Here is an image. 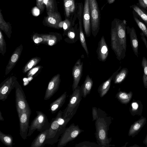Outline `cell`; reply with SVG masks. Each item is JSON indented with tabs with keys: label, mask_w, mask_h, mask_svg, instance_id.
I'll return each instance as SVG.
<instances>
[{
	"label": "cell",
	"mask_w": 147,
	"mask_h": 147,
	"mask_svg": "<svg viewBox=\"0 0 147 147\" xmlns=\"http://www.w3.org/2000/svg\"><path fill=\"white\" fill-rule=\"evenodd\" d=\"M140 5L142 7L147 9V0H138Z\"/></svg>",
	"instance_id": "d590c367"
},
{
	"label": "cell",
	"mask_w": 147,
	"mask_h": 147,
	"mask_svg": "<svg viewBox=\"0 0 147 147\" xmlns=\"http://www.w3.org/2000/svg\"><path fill=\"white\" fill-rule=\"evenodd\" d=\"M84 131L81 129L78 125L74 123L66 128L61 136L57 144L58 147H63L65 146L69 142L74 140L81 132Z\"/></svg>",
	"instance_id": "5b68a950"
},
{
	"label": "cell",
	"mask_w": 147,
	"mask_h": 147,
	"mask_svg": "<svg viewBox=\"0 0 147 147\" xmlns=\"http://www.w3.org/2000/svg\"><path fill=\"white\" fill-rule=\"evenodd\" d=\"M83 62L80 59L76 62L72 69L73 82L72 85L73 91L78 86L82 74Z\"/></svg>",
	"instance_id": "7c38bea8"
},
{
	"label": "cell",
	"mask_w": 147,
	"mask_h": 147,
	"mask_svg": "<svg viewBox=\"0 0 147 147\" xmlns=\"http://www.w3.org/2000/svg\"><path fill=\"white\" fill-rule=\"evenodd\" d=\"M145 117H142L141 118L135 121L131 126L128 132V136L134 137L140 131L145 124L146 121Z\"/></svg>",
	"instance_id": "ac0fdd59"
},
{
	"label": "cell",
	"mask_w": 147,
	"mask_h": 147,
	"mask_svg": "<svg viewBox=\"0 0 147 147\" xmlns=\"http://www.w3.org/2000/svg\"><path fill=\"white\" fill-rule=\"evenodd\" d=\"M31 113L30 109L18 114L20 123V135L25 140L27 136L29 127V123Z\"/></svg>",
	"instance_id": "9c48e42d"
},
{
	"label": "cell",
	"mask_w": 147,
	"mask_h": 147,
	"mask_svg": "<svg viewBox=\"0 0 147 147\" xmlns=\"http://www.w3.org/2000/svg\"><path fill=\"white\" fill-rule=\"evenodd\" d=\"M93 81L88 75L85 78L84 83L80 87V91L82 97L85 98L90 93L93 85Z\"/></svg>",
	"instance_id": "ffe728a7"
},
{
	"label": "cell",
	"mask_w": 147,
	"mask_h": 147,
	"mask_svg": "<svg viewBox=\"0 0 147 147\" xmlns=\"http://www.w3.org/2000/svg\"><path fill=\"white\" fill-rule=\"evenodd\" d=\"M127 33L129 34L131 46L135 55L138 57L139 42L136 30L133 27L130 28L129 26L126 28Z\"/></svg>",
	"instance_id": "2e32d148"
},
{
	"label": "cell",
	"mask_w": 147,
	"mask_h": 147,
	"mask_svg": "<svg viewBox=\"0 0 147 147\" xmlns=\"http://www.w3.org/2000/svg\"><path fill=\"white\" fill-rule=\"evenodd\" d=\"M4 120V119L2 116V114L1 112V111H0V121H3Z\"/></svg>",
	"instance_id": "f6af8a7d"
},
{
	"label": "cell",
	"mask_w": 147,
	"mask_h": 147,
	"mask_svg": "<svg viewBox=\"0 0 147 147\" xmlns=\"http://www.w3.org/2000/svg\"><path fill=\"white\" fill-rule=\"evenodd\" d=\"M83 26L87 37L91 34V18L89 0H85L83 15Z\"/></svg>",
	"instance_id": "8fae6325"
},
{
	"label": "cell",
	"mask_w": 147,
	"mask_h": 147,
	"mask_svg": "<svg viewBox=\"0 0 147 147\" xmlns=\"http://www.w3.org/2000/svg\"><path fill=\"white\" fill-rule=\"evenodd\" d=\"M109 4H111L114 2L115 0H107Z\"/></svg>",
	"instance_id": "bcb514c9"
},
{
	"label": "cell",
	"mask_w": 147,
	"mask_h": 147,
	"mask_svg": "<svg viewBox=\"0 0 147 147\" xmlns=\"http://www.w3.org/2000/svg\"><path fill=\"white\" fill-rule=\"evenodd\" d=\"M121 66H120L117 70L113 73L107 80L103 82L99 86L98 91L100 97H103L107 93L110 89L112 81L113 80L119 71L121 70Z\"/></svg>",
	"instance_id": "e0dca14e"
},
{
	"label": "cell",
	"mask_w": 147,
	"mask_h": 147,
	"mask_svg": "<svg viewBox=\"0 0 147 147\" xmlns=\"http://www.w3.org/2000/svg\"><path fill=\"white\" fill-rule=\"evenodd\" d=\"M48 129L40 132L32 142L31 147H41L45 144Z\"/></svg>",
	"instance_id": "44dd1931"
},
{
	"label": "cell",
	"mask_w": 147,
	"mask_h": 147,
	"mask_svg": "<svg viewBox=\"0 0 147 147\" xmlns=\"http://www.w3.org/2000/svg\"><path fill=\"white\" fill-rule=\"evenodd\" d=\"M111 46L115 53L117 58L119 61L123 59L125 56L123 48L118 38L115 24H112L111 29Z\"/></svg>",
	"instance_id": "52a82bcc"
},
{
	"label": "cell",
	"mask_w": 147,
	"mask_h": 147,
	"mask_svg": "<svg viewBox=\"0 0 147 147\" xmlns=\"http://www.w3.org/2000/svg\"><path fill=\"white\" fill-rule=\"evenodd\" d=\"M71 25V23L69 20H66L64 22H63V28L65 31H68V30L72 27Z\"/></svg>",
	"instance_id": "d6a6232c"
},
{
	"label": "cell",
	"mask_w": 147,
	"mask_h": 147,
	"mask_svg": "<svg viewBox=\"0 0 147 147\" xmlns=\"http://www.w3.org/2000/svg\"><path fill=\"white\" fill-rule=\"evenodd\" d=\"M75 147H101L98 144L88 141H84L76 144Z\"/></svg>",
	"instance_id": "1f68e13d"
},
{
	"label": "cell",
	"mask_w": 147,
	"mask_h": 147,
	"mask_svg": "<svg viewBox=\"0 0 147 147\" xmlns=\"http://www.w3.org/2000/svg\"><path fill=\"white\" fill-rule=\"evenodd\" d=\"M42 40V39L41 38H38L34 40V42L36 43H38L41 42Z\"/></svg>",
	"instance_id": "b9f144b4"
},
{
	"label": "cell",
	"mask_w": 147,
	"mask_h": 147,
	"mask_svg": "<svg viewBox=\"0 0 147 147\" xmlns=\"http://www.w3.org/2000/svg\"><path fill=\"white\" fill-rule=\"evenodd\" d=\"M66 41L67 43H74L80 39L79 30L77 28L71 27L68 31Z\"/></svg>",
	"instance_id": "7402d4cb"
},
{
	"label": "cell",
	"mask_w": 147,
	"mask_h": 147,
	"mask_svg": "<svg viewBox=\"0 0 147 147\" xmlns=\"http://www.w3.org/2000/svg\"><path fill=\"white\" fill-rule=\"evenodd\" d=\"M18 58V55L16 54H14L11 57V61L13 63H15L17 61Z\"/></svg>",
	"instance_id": "74e56055"
},
{
	"label": "cell",
	"mask_w": 147,
	"mask_h": 147,
	"mask_svg": "<svg viewBox=\"0 0 147 147\" xmlns=\"http://www.w3.org/2000/svg\"><path fill=\"white\" fill-rule=\"evenodd\" d=\"M140 101L135 100L133 101L131 105V108H130V111L133 115L136 114H140L142 112V105Z\"/></svg>",
	"instance_id": "484cf974"
},
{
	"label": "cell",
	"mask_w": 147,
	"mask_h": 147,
	"mask_svg": "<svg viewBox=\"0 0 147 147\" xmlns=\"http://www.w3.org/2000/svg\"><path fill=\"white\" fill-rule=\"evenodd\" d=\"M15 81L10 79L2 83L0 88V100L4 101L12 90L15 87Z\"/></svg>",
	"instance_id": "5bb4252c"
},
{
	"label": "cell",
	"mask_w": 147,
	"mask_h": 147,
	"mask_svg": "<svg viewBox=\"0 0 147 147\" xmlns=\"http://www.w3.org/2000/svg\"><path fill=\"white\" fill-rule=\"evenodd\" d=\"M38 0L40 1H42L43 0Z\"/></svg>",
	"instance_id": "c3c4849f"
},
{
	"label": "cell",
	"mask_w": 147,
	"mask_h": 147,
	"mask_svg": "<svg viewBox=\"0 0 147 147\" xmlns=\"http://www.w3.org/2000/svg\"><path fill=\"white\" fill-rule=\"evenodd\" d=\"M48 0H43V2L45 4H47V2H48Z\"/></svg>",
	"instance_id": "7dc6e473"
},
{
	"label": "cell",
	"mask_w": 147,
	"mask_h": 147,
	"mask_svg": "<svg viewBox=\"0 0 147 147\" xmlns=\"http://www.w3.org/2000/svg\"><path fill=\"white\" fill-rule=\"evenodd\" d=\"M132 94V92L131 91L127 93L125 92L120 91L117 94L116 96L121 103L126 104L130 100Z\"/></svg>",
	"instance_id": "603a6c76"
},
{
	"label": "cell",
	"mask_w": 147,
	"mask_h": 147,
	"mask_svg": "<svg viewBox=\"0 0 147 147\" xmlns=\"http://www.w3.org/2000/svg\"><path fill=\"white\" fill-rule=\"evenodd\" d=\"M78 16V19L79 21V30L80 40L81 45L85 50L87 56L88 57L89 53L83 30L82 20H81V18H80V17L79 16Z\"/></svg>",
	"instance_id": "cb8c5ba5"
},
{
	"label": "cell",
	"mask_w": 147,
	"mask_h": 147,
	"mask_svg": "<svg viewBox=\"0 0 147 147\" xmlns=\"http://www.w3.org/2000/svg\"><path fill=\"white\" fill-rule=\"evenodd\" d=\"M92 121H96L98 118V109L96 107H94L92 108Z\"/></svg>",
	"instance_id": "836d02e7"
},
{
	"label": "cell",
	"mask_w": 147,
	"mask_h": 147,
	"mask_svg": "<svg viewBox=\"0 0 147 147\" xmlns=\"http://www.w3.org/2000/svg\"><path fill=\"white\" fill-rule=\"evenodd\" d=\"M91 18V30L94 37L100 29V12L96 0H89Z\"/></svg>",
	"instance_id": "8992f818"
},
{
	"label": "cell",
	"mask_w": 147,
	"mask_h": 147,
	"mask_svg": "<svg viewBox=\"0 0 147 147\" xmlns=\"http://www.w3.org/2000/svg\"><path fill=\"white\" fill-rule=\"evenodd\" d=\"M63 111L60 110L56 116L52 119L48 128L45 144L52 145L59 141V138L66 129V126L71 119L63 117Z\"/></svg>",
	"instance_id": "7a4b0ae2"
},
{
	"label": "cell",
	"mask_w": 147,
	"mask_h": 147,
	"mask_svg": "<svg viewBox=\"0 0 147 147\" xmlns=\"http://www.w3.org/2000/svg\"><path fill=\"white\" fill-rule=\"evenodd\" d=\"M38 68L36 67L32 69L28 74L29 76H31L34 74L38 70Z\"/></svg>",
	"instance_id": "f35d334b"
},
{
	"label": "cell",
	"mask_w": 147,
	"mask_h": 147,
	"mask_svg": "<svg viewBox=\"0 0 147 147\" xmlns=\"http://www.w3.org/2000/svg\"><path fill=\"white\" fill-rule=\"evenodd\" d=\"M60 79L59 74L55 76L49 82L46 90L44 99H49L58 90L60 85Z\"/></svg>",
	"instance_id": "4fadbf2b"
},
{
	"label": "cell",
	"mask_w": 147,
	"mask_h": 147,
	"mask_svg": "<svg viewBox=\"0 0 147 147\" xmlns=\"http://www.w3.org/2000/svg\"><path fill=\"white\" fill-rule=\"evenodd\" d=\"M16 106L18 114L25 111L30 109L26 100L25 94L18 83L15 86Z\"/></svg>",
	"instance_id": "ba28073f"
},
{
	"label": "cell",
	"mask_w": 147,
	"mask_h": 147,
	"mask_svg": "<svg viewBox=\"0 0 147 147\" xmlns=\"http://www.w3.org/2000/svg\"><path fill=\"white\" fill-rule=\"evenodd\" d=\"M116 29L118 38L125 52L127 48L126 22L125 20H116L115 24Z\"/></svg>",
	"instance_id": "30bf717a"
},
{
	"label": "cell",
	"mask_w": 147,
	"mask_h": 147,
	"mask_svg": "<svg viewBox=\"0 0 147 147\" xmlns=\"http://www.w3.org/2000/svg\"><path fill=\"white\" fill-rule=\"evenodd\" d=\"M48 22L51 24H54L56 23V20L54 18L52 17H49L48 18Z\"/></svg>",
	"instance_id": "ab89813d"
},
{
	"label": "cell",
	"mask_w": 147,
	"mask_h": 147,
	"mask_svg": "<svg viewBox=\"0 0 147 147\" xmlns=\"http://www.w3.org/2000/svg\"><path fill=\"white\" fill-rule=\"evenodd\" d=\"M98 110V118L95 121V137L97 144L101 147H109L111 138H108V131L111 122V117H107L105 113L99 108Z\"/></svg>",
	"instance_id": "6da1fadb"
},
{
	"label": "cell",
	"mask_w": 147,
	"mask_h": 147,
	"mask_svg": "<svg viewBox=\"0 0 147 147\" xmlns=\"http://www.w3.org/2000/svg\"><path fill=\"white\" fill-rule=\"evenodd\" d=\"M140 35L141 38L144 44L145 45L147 49V40L144 34L142 32L140 33Z\"/></svg>",
	"instance_id": "8d00e7d4"
},
{
	"label": "cell",
	"mask_w": 147,
	"mask_h": 147,
	"mask_svg": "<svg viewBox=\"0 0 147 147\" xmlns=\"http://www.w3.org/2000/svg\"><path fill=\"white\" fill-rule=\"evenodd\" d=\"M67 92H65L57 99L51 103L49 110L52 114L56 113L63 105L67 97Z\"/></svg>",
	"instance_id": "d6986e66"
},
{
	"label": "cell",
	"mask_w": 147,
	"mask_h": 147,
	"mask_svg": "<svg viewBox=\"0 0 147 147\" xmlns=\"http://www.w3.org/2000/svg\"><path fill=\"white\" fill-rule=\"evenodd\" d=\"M55 42L53 40H49L48 44L50 46H52L54 44Z\"/></svg>",
	"instance_id": "7bdbcfd3"
},
{
	"label": "cell",
	"mask_w": 147,
	"mask_h": 147,
	"mask_svg": "<svg viewBox=\"0 0 147 147\" xmlns=\"http://www.w3.org/2000/svg\"><path fill=\"white\" fill-rule=\"evenodd\" d=\"M33 13L35 16H37L39 14V10L37 8H35L33 11Z\"/></svg>",
	"instance_id": "60d3db41"
},
{
	"label": "cell",
	"mask_w": 147,
	"mask_h": 147,
	"mask_svg": "<svg viewBox=\"0 0 147 147\" xmlns=\"http://www.w3.org/2000/svg\"><path fill=\"white\" fill-rule=\"evenodd\" d=\"M37 115L32 121L27 136H30L36 130L40 132L48 129L50 123L46 115L40 111H36Z\"/></svg>",
	"instance_id": "277c9868"
},
{
	"label": "cell",
	"mask_w": 147,
	"mask_h": 147,
	"mask_svg": "<svg viewBox=\"0 0 147 147\" xmlns=\"http://www.w3.org/2000/svg\"><path fill=\"white\" fill-rule=\"evenodd\" d=\"M0 140L5 145L8 147H12L13 143L12 136L9 134H5L0 131Z\"/></svg>",
	"instance_id": "4316f807"
},
{
	"label": "cell",
	"mask_w": 147,
	"mask_h": 147,
	"mask_svg": "<svg viewBox=\"0 0 147 147\" xmlns=\"http://www.w3.org/2000/svg\"><path fill=\"white\" fill-rule=\"evenodd\" d=\"M143 142V143L145 144L147 147V134Z\"/></svg>",
	"instance_id": "ee69618b"
},
{
	"label": "cell",
	"mask_w": 147,
	"mask_h": 147,
	"mask_svg": "<svg viewBox=\"0 0 147 147\" xmlns=\"http://www.w3.org/2000/svg\"><path fill=\"white\" fill-rule=\"evenodd\" d=\"M128 73L127 68H123L116 75L113 79L115 84L121 83L126 78Z\"/></svg>",
	"instance_id": "d4e9b609"
},
{
	"label": "cell",
	"mask_w": 147,
	"mask_h": 147,
	"mask_svg": "<svg viewBox=\"0 0 147 147\" xmlns=\"http://www.w3.org/2000/svg\"><path fill=\"white\" fill-rule=\"evenodd\" d=\"M64 6L66 16L67 17H68L71 13L74 11L75 10L74 0H65Z\"/></svg>",
	"instance_id": "83f0119b"
},
{
	"label": "cell",
	"mask_w": 147,
	"mask_h": 147,
	"mask_svg": "<svg viewBox=\"0 0 147 147\" xmlns=\"http://www.w3.org/2000/svg\"><path fill=\"white\" fill-rule=\"evenodd\" d=\"M131 7L143 20L147 25V13L136 5H132L131 6Z\"/></svg>",
	"instance_id": "f546056e"
},
{
	"label": "cell",
	"mask_w": 147,
	"mask_h": 147,
	"mask_svg": "<svg viewBox=\"0 0 147 147\" xmlns=\"http://www.w3.org/2000/svg\"><path fill=\"white\" fill-rule=\"evenodd\" d=\"M80 87L78 86L70 96L68 103L63 111V117L71 119L76 113L82 99Z\"/></svg>",
	"instance_id": "3957f363"
},
{
	"label": "cell",
	"mask_w": 147,
	"mask_h": 147,
	"mask_svg": "<svg viewBox=\"0 0 147 147\" xmlns=\"http://www.w3.org/2000/svg\"><path fill=\"white\" fill-rule=\"evenodd\" d=\"M96 52L98 59L100 61H105L107 58L109 50L104 36L101 37L98 43Z\"/></svg>",
	"instance_id": "9a60e30c"
},
{
	"label": "cell",
	"mask_w": 147,
	"mask_h": 147,
	"mask_svg": "<svg viewBox=\"0 0 147 147\" xmlns=\"http://www.w3.org/2000/svg\"><path fill=\"white\" fill-rule=\"evenodd\" d=\"M141 65L143 70L142 81L144 87L147 88V59L144 57H142Z\"/></svg>",
	"instance_id": "f1b7e54d"
},
{
	"label": "cell",
	"mask_w": 147,
	"mask_h": 147,
	"mask_svg": "<svg viewBox=\"0 0 147 147\" xmlns=\"http://www.w3.org/2000/svg\"><path fill=\"white\" fill-rule=\"evenodd\" d=\"M36 60L33 59L31 60L28 64L26 67L25 71H26L29 69L31 68L35 64L36 62Z\"/></svg>",
	"instance_id": "e575fe53"
},
{
	"label": "cell",
	"mask_w": 147,
	"mask_h": 147,
	"mask_svg": "<svg viewBox=\"0 0 147 147\" xmlns=\"http://www.w3.org/2000/svg\"><path fill=\"white\" fill-rule=\"evenodd\" d=\"M134 18L138 27L147 38V27L144 23L138 19L136 16L134 15Z\"/></svg>",
	"instance_id": "4dcf8cb0"
}]
</instances>
